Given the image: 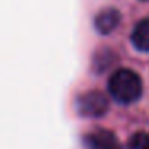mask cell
<instances>
[{
    "label": "cell",
    "mask_w": 149,
    "mask_h": 149,
    "mask_svg": "<svg viewBox=\"0 0 149 149\" xmlns=\"http://www.w3.org/2000/svg\"><path fill=\"white\" fill-rule=\"evenodd\" d=\"M109 107L106 95L101 91H87L77 100V109L85 117H101Z\"/></svg>",
    "instance_id": "cell-2"
},
{
    "label": "cell",
    "mask_w": 149,
    "mask_h": 149,
    "mask_svg": "<svg viewBox=\"0 0 149 149\" xmlns=\"http://www.w3.org/2000/svg\"><path fill=\"white\" fill-rule=\"evenodd\" d=\"M128 149H149V133H135L128 141Z\"/></svg>",
    "instance_id": "cell-6"
},
{
    "label": "cell",
    "mask_w": 149,
    "mask_h": 149,
    "mask_svg": "<svg viewBox=\"0 0 149 149\" xmlns=\"http://www.w3.org/2000/svg\"><path fill=\"white\" fill-rule=\"evenodd\" d=\"M85 144L88 149H122L119 139L112 132L107 130H96L85 136Z\"/></svg>",
    "instance_id": "cell-3"
},
{
    "label": "cell",
    "mask_w": 149,
    "mask_h": 149,
    "mask_svg": "<svg viewBox=\"0 0 149 149\" xmlns=\"http://www.w3.org/2000/svg\"><path fill=\"white\" fill-rule=\"evenodd\" d=\"M130 40L138 52H149V18H144L136 24Z\"/></svg>",
    "instance_id": "cell-5"
},
{
    "label": "cell",
    "mask_w": 149,
    "mask_h": 149,
    "mask_svg": "<svg viewBox=\"0 0 149 149\" xmlns=\"http://www.w3.org/2000/svg\"><path fill=\"white\" fill-rule=\"evenodd\" d=\"M107 90L117 103L130 104L141 98L143 82L141 77L132 69H119L109 77Z\"/></svg>",
    "instance_id": "cell-1"
},
{
    "label": "cell",
    "mask_w": 149,
    "mask_h": 149,
    "mask_svg": "<svg viewBox=\"0 0 149 149\" xmlns=\"http://www.w3.org/2000/svg\"><path fill=\"white\" fill-rule=\"evenodd\" d=\"M120 23V13L114 8L100 11L95 18V27L100 34H111Z\"/></svg>",
    "instance_id": "cell-4"
}]
</instances>
